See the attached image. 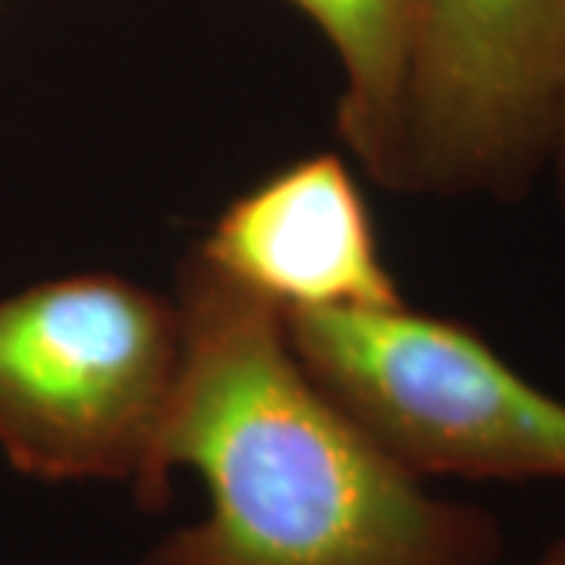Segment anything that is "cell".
Instances as JSON below:
<instances>
[{
	"label": "cell",
	"instance_id": "5",
	"mask_svg": "<svg viewBox=\"0 0 565 565\" xmlns=\"http://www.w3.org/2000/svg\"><path fill=\"white\" fill-rule=\"evenodd\" d=\"M195 255L280 315L403 302L364 195L337 154L296 161L239 195Z\"/></svg>",
	"mask_w": 565,
	"mask_h": 565
},
{
	"label": "cell",
	"instance_id": "2",
	"mask_svg": "<svg viewBox=\"0 0 565 565\" xmlns=\"http://www.w3.org/2000/svg\"><path fill=\"white\" fill-rule=\"evenodd\" d=\"M180 308L114 274L0 299V452L39 481H120L170 500L163 440L182 377Z\"/></svg>",
	"mask_w": 565,
	"mask_h": 565
},
{
	"label": "cell",
	"instance_id": "1",
	"mask_svg": "<svg viewBox=\"0 0 565 565\" xmlns=\"http://www.w3.org/2000/svg\"><path fill=\"white\" fill-rule=\"evenodd\" d=\"M182 377L167 471L192 468L207 515L141 565H497L503 531L434 497L299 362L280 311L199 255L180 267Z\"/></svg>",
	"mask_w": 565,
	"mask_h": 565
},
{
	"label": "cell",
	"instance_id": "6",
	"mask_svg": "<svg viewBox=\"0 0 565 565\" xmlns=\"http://www.w3.org/2000/svg\"><path fill=\"white\" fill-rule=\"evenodd\" d=\"M343 63L340 132L364 170L399 189L403 95L415 0H292Z\"/></svg>",
	"mask_w": 565,
	"mask_h": 565
},
{
	"label": "cell",
	"instance_id": "7",
	"mask_svg": "<svg viewBox=\"0 0 565 565\" xmlns=\"http://www.w3.org/2000/svg\"><path fill=\"white\" fill-rule=\"evenodd\" d=\"M537 565H565V537L556 541V544H550V550L537 559Z\"/></svg>",
	"mask_w": 565,
	"mask_h": 565
},
{
	"label": "cell",
	"instance_id": "3",
	"mask_svg": "<svg viewBox=\"0 0 565 565\" xmlns=\"http://www.w3.org/2000/svg\"><path fill=\"white\" fill-rule=\"evenodd\" d=\"M280 318L305 371L412 475L565 481V403L465 323L405 302Z\"/></svg>",
	"mask_w": 565,
	"mask_h": 565
},
{
	"label": "cell",
	"instance_id": "4",
	"mask_svg": "<svg viewBox=\"0 0 565 565\" xmlns=\"http://www.w3.org/2000/svg\"><path fill=\"white\" fill-rule=\"evenodd\" d=\"M565 207V0H415L399 189Z\"/></svg>",
	"mask_w": 565,
	"mask_h": 565
}]
</instances>
